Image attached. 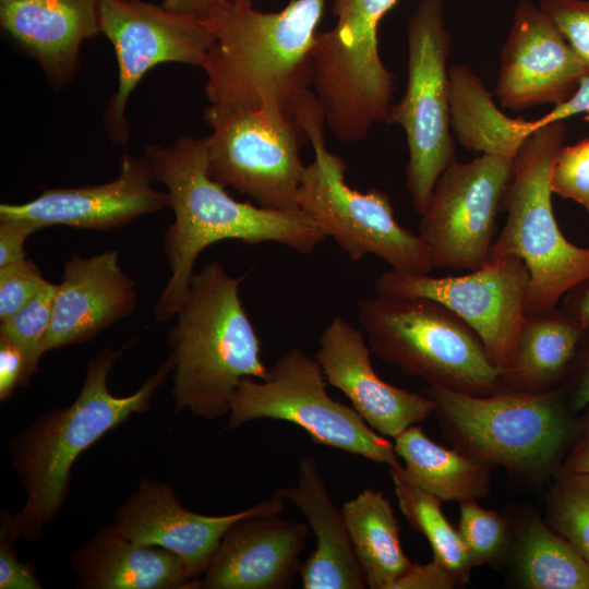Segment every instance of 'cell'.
<instances>
[{
    "label": "cell",
    "mask_w": 589,
    "mask_h": 589,
    "mask_svg": "<svg viewBox=\"0 0 589 589\" xmlns=\"http://www.w3.org/2000/svg\"><path fill=\"white\" fill-rule=\"evenodd\" d=\"M57 285L48 283L33 299L0 322V339L17 345L26 356V384L38 372L40 347L49 329Z\"/></svg>",
    "instance_id": "obj_30"
},
{
    "label": "cell",
    "mask_w": 589,
    "mask_h": 589,
    "mask_svg": "<svg viewBox=\"0 0 589 589\" xmlns=\"http://www.w3.org/2000/svg\"><path fill=\"white\" fill-rule=\"evenodd\" d=\"M315 358L291 348L268 368L264 380L244 377L230 402L227 430L261 419L291 422L313 443L394 467L397 455L387 438L352 408L333 399Z\"/></svg>",
    "instance_id": "obj_9"
},
{
    "label": "cell",
    "mask_w": 589,
    "mask_h": 589,
    "mask_svg": "<svg viewBox=\"0 0 589 589\" xmlns=\"http://www.w3.org/2000/svg\"><path fill=\"white\" fill-rule=\"evenodd\" d=\"M408 76L400 101L389 108L387 123L406 135V188L416 212L429 205L442 172L456 160L450 132L447 59L450 37L443 0H421L407 27Z\"/></svg>",
    "instance_id": "obj_8"
},
{
    "label": "cell",
    "mask_w": 589,
    "mask_h": 589,
    "mask_svg": "<svg viewBox=\"0 0 589 589\" xmlns=\"http://www.w3.org/2000/svg\"><path fill=\"white\" fill-rule=\"evenodd\" d=\"M213 0H165L164 8L204 17Z\"/></svg>",
    "instance_id": "obj_43"
},
{
    "label": "cell",
    "mask_w": 589,
    "mask_h": 589,
    "mask_svg": "<svg viewBox=\"0 0 589 589\" xmlns=\"http://www.w3.org/2000/svg\"><path fill=\"white\" fill-rule=\"evenodd\" d=\"M134 280L122 272L117 250L89 257L73 254L57 285L52 318L40 351L76 345L129 316L136 306Z\"/></svg>",
    "instance_id": "obj_20"
},
{
    "label": "cell",
    "mask_w": 589,
    "mask_h": 589,
    "mask_svg": "<svg viewBox=\"0 0 589 589\" xmlns=\"http://www.w3.org/2000/svg\"><path fill=\"white\" fill-rule=\"evenodd\" d=\"M589 111V74L584 76L576 91L565 100L556 104L553 109L544 116L532 120L534 130H539L548 124L564 121L575 115Z\"/></svg>",
    "instance_id": "obj_40"
},
{
    "label": "cell",
    "mask_w": 589,
    "mask_h": 589,
    "mask_svg": "<svg viewBox=\"0 0 589 589\" xmlns=\"http://www.w3.org/2000/svg\"><path fill=\"white\" fill-rule=\"evenodd\" d=\"M394 449L404 462L408 480L441 501H470L489 490L485 464L430 440L412 425L397 435Z\"/></svg>",
    "instance_id": "obj_26"
},
{
    "label": "cell",
    "mask_w": 589,
    "mask_h": 589,
    "mask_svg": "<svg viewBox=\"0 0 589 589\" xmlns=\"http://www.w3.org/2000/svg\"><path fill=\"white\" fill-rule=\"evenodd\" d=\"M522 582L532 589H589V565L561 534L531 524L521 542Z\"/></svg>",
    "instance_id": "obj_28"
},
{
    "label": "cell",
    "mask_w": 589,
    "mask_h": 589,
    "mask_svg": "<svg viewBox=\"0 0 589 589\" xmlns=\"http://www.w3.org/2000/svg\"><path fill=\"white\" fill-rule=\"evenodd\" d=\"M585 334L558 306L526 315L518 336L516 353L502 374L520 392H542L574 359Z\"/></svg>",
    "instance_id": "obj_27"
},
{
    "label": "cell",
    "mask_w": 589,
    "mask_h": 589,
    "mask_svg": "<svg viewBox=\"0 0 589 589\" xmlns=\"http://www.w3.org/2000/svg\"><path fill=\"white\" fill-rule=\"evenodd\" d=\"M564 121L532 133L514 158L503 208L506 221L488 260L521 259L529 271L526 315L554 310L563 296L589 277V248L569 242L552 205L551 173L564 146Z\"/></svg>",
    "instance_id": "obj_5"
},
{
    "label": "cell",
    "mask_w": 589,
    "mask_h": 589,
    "mask_svg": "<svg viewBox=\"0 0 589 589\" xmlns=\"http://www.w3.org/2000/svg\"><path fill=\"white\" fill-rule=\"evenodd\" d=\"M284 500L275 492L223 537L204 577L205 589H287L300 573L309 525L278 517Z\"/></svg>",
    "instance_id": "obj_16"
},
{
    "label": "cell",
    "mask_w": 589,
    "mask_h": 589,
    "mask_svg": "<svg viewBox=\"0 0 589 589\" xmlns=\"http://www.w3.org/2000/svg\"><path fill=\"white\" fill-rule=\"evenodd\" d=\"M324 0H291L262 12L249 0H213L203 20L215 35L202 68L211 105L275 109L297 121L312 85V50Z\"/></svg>",
    "instance_id": "obj_2"
},
{
    "label": "cell",
    "mask_w": 589,
    "mask_h": 589,
    "mask_svg": "<svg viewBox=\"0 0 589 589\" xmlns=\"http://www.w3.org/2000/svg\"><path fill=\"white\" fill-rule=\"evenodd\" d=\"M426 395L473 457L515 471L550 464L568 434L567 418L552 393L472 395L429 385Z\"/></svg>",
    "instance_id": "obj_11"
},
{
    "label": "cell",
    "mask_w": 589,
    "mask_h": 589,
    "mask_svg": "<svg viewBox=\"0 0 589 589\" xmlns=\"http://www.w3.org/2000/svg\"><path fill=\"white\" fill-rule=\"evenodd\" d=\"M297 121L311 142L314 159L305 165L298 203L351 261L375 255L390 269L429 274L433 268L426 243L395 218L389 197L381 190L360 192L346 182V163L325 144V121L314 92H310Z\"/></svg>",
    "instance_id": "obj_7"
},
{
    "label": "cell",
    "mask_w": 589,
    "mask_h": 589,
    "mask_svg": "<svg viewBox=\"0 0 589 589\" xmlns=\"http://www.w3.org/2000/svg\"><path fill=\"white\" fill-rule=\"evenodd\" d=\"M589 70L539 5L520 0L501 53L495 95L503 108L525 110L567 99Z\"/></svg>",
    "instance_id": "obj_15"
},
{
    "label": "cell",
    "mask_w": 589,
    "mask_h": 589,
    "mask_svg": "<svg viewBox=\"0 0 589 589\" xmlns=\"http://www.w3.org/2000/svg\"><path fill=\"white\" fill-rule=\"evenodd\" d=\"M458 531L471 567L491 562L505 545L504 519L494 512L483 509L473 500L460 504Z\"/></svg>",
    "instance_id": "obj_32"
},
{
    "label": "cell",
    "mask_w": 589,
    "mask_h": 589,
    "mask_svg": "<svg viewBox=\"0 0 589 589\" xmlns=\"http://www.w3.org/2000/svg\"><path fill=\"white\" fill-rule=\"evenodd\" d=\"M218 262L194 273L168 335L175 411L216 419L229 413L244 377L264 380L261 341L243 308L240 285Z\"/></svg>",
    "instance_id": "obj_4"
},
{
    "label": "cell",
    "mask_w": 589,
    "mask_h": 589,
    "mask_svg": "<svg viewBox=\"0 0 589 589\" xmlns=\"http://www.w3.org/2000/svg\"><path fill=\"white\" fill-rule=\"evenodd\" d=\"M134 339L119 349L104 348L86 366L76 399L65 408L40 414L19 435L9 450L26 500L14 515L20 537L37 540L60 512L69 491L71 468L77 457L133 413L146 411L154 394L173 370L169 354L158 370L133 394L115 396L108 376Z\"/></svg>",
    "instance_id": "obj_3"
},
{
    "label": "cell",
    "mask_w": 589,
    "mask_h": 589,
    "mask_svg": "<svg viewBox=\"0 0 589 589\" xmlns=\"http://www.w3.org/2000/svg\"><path fill=\"white\" fill-rule=\"evenodd\" d=\"M459 581L454 573L433 560L424 565H412L392 589H449Z\"/></svg>",
    "instance_id": "obj_37"
},
{
    "label": "cell",
    "mask_w": 589,
    "mask_h": 589,
    "mask_svg": "<svg viewBox=\"0 0 589 589\" xmlns=\"http://www.w3.org/2000/svg\"><path fill=\"white\" fill-rule=\"evenodd\" d=\"M72 568L83 589L201 588L176 554L139 544L112 525L73 553Z\"/></svg>",
    "instance_id": "obj_23"
},
{
    "label": "cell",
    "mask_w": 589,
    "mask_h": 589,
    "mask_svg": "<svg viewBox=\"0 0 589 589\" xmlns=\"http://www.w3.org/2000/svg\"><path fill=\"white\" fill-rule=\"evenodd\" d=\"M357 314L372 353L405 374L472 395L501 386L479 336L440 302L376 293L358 301Z\"/></svg>",
    "instance_id": "obj_6"
},
{
    "label": "cell",
    "mask_w": 589,
    "mask_h": 589,
    "mask_svg": "<svg viewBox=\"0 0 589 589\" xmlns=\"http://www.w3.org/2000/svg\"><path fill=\"white\" fill-rule=\"evenodd\" d=\"M584 119H585L586 121H589V111H588V112H586V115H585V118H584Z\"/></svg>",
    "instance_id": "obj_45"
},
{
    "label": "cell",
    "mask_w": 589,
    "mask_h": 589,
    "mask_svg": "<svg viewBox=\"0 0 589 589\" xmlns=\"http://www.w3.org/2000/svg\"><path fill=\"white\" fill-rule=\"evenodd\" d=\"M144 158L156 182L166 187L175 214L164 236L170 276L154 309L158 323L172 320L183 305L194 264L208 245L228 239L274 242L310 254L326 238L300 208L271 209L230 196L208 176L206 136L184 135L167 147L149 144Z\"/></svg>",
    "instance_id": "obj_1"
},
{
    "label": "cell",
    "mask_w": 589,
    "mask_h": 589,
    "mask_svg": "<svg viewBox=\"0 0 589 589\" xmlns=\"http://www.w3.org/2000/svg\"><path fill=\"white\" fill-rule=\"evenodd\" d=\"M513 166L512 159L480 155L456 159L442 172L419 223L433 268L471 272L488 261Z\"/></svg>",
    "instance_id": "obj_14"
},
{
    "label": "cell",
    "mask_w": 589,
    "mask_h": 589,
    "mask_svg": "<svg viewBox=\"0 0 589 589\" xmlns=\"http://www.w3.org/2000/svg\"><path fill=\"white\" fill-rule=\"evenodd\" d=\"M261 503L241 512L207 516L187 509L173 489L143 479L118 507L112 526L128 539L176 554L193 579L204 575L227 530Z\"/></svg>",
    "instance_id": "obj_19"
},
{
    "label": "cell",
    "mask_w": 589,
    "mask_h": 589,
    "mask_svg": "<svg viewBox=\"0 0 589 589\" xmlns=\"http://www.w3.org/2000/svg\"><path fill=\"white\" fill-rule=\"evenodd\" d=\"M19 537L14 515L5 513L0 529V589H40L35 566L17 557L14 541Z\"/></svg>",
    "instance_id": "obj_36"
},
{
    "label": "cell",
    "mask_w": 589,
    "mask_h": 589,
    "mask_svg": "<svg viewBox=\"0 0 589 589\" xmlns=\"http://www.w3.org/2000/svg\"><path fill=\"white\" fill-rule=\"evenodd\" d=\"M551 520L589 565V473L566 472L550 502Z\"/></svg>",
    "instance_id": "obj_31"
},
{
    "label": "cell",
    "mask_w": 589,
    "mask_h": 589,
    "mask_svg": "<svg viewBox=\"0 0 589 589\" xmlns=\"http://www.w3.org/2000/svg\"><path fill=\"white\" fill-rule=\"evenodd\" d=\"M362 330L335 316L321 333L315 359L327 384L339 389L377 433L395 438L425 420L435 405L428 396L383 381L374 371Z\"/></svg>",
    "instance_id": "obj_18"
},
{
    "label": "cell",
    "mask_w": 589,
    "mask_h": 589,
    "mask_svg": "<svg viewBox=\"0 0 589 589\" xmlns=\"http://www.w3.org/2000/svg\"><path fill=\"white\" fill-rule=\"evenodd\" d=\"M48 283L27 257L0 267V322L26 304Z\"/></svg>",
    "instance_id": "obj_34"
},
{
    "label": "cell",
    "mask_w": 589,
    "mask_h": 589,
    "mask_svg": "<svg viewBox=\"0 0 589 589\" xmlns=\"http://www.w3.org/2000/svg\"><path fill=\"white\" fill-rule=\"evenodd\" d=\"M156 182L146 159L124 153L119 176L97 185L44 189L23 204H1L0 220L26 219L41 228L62 225L109 231L169 206L166 191Z\"/></svg>",
    "instance_id": "obj_17"
},
{
    "label": "cell",
    "mask_w": 589,
    "mask_h": 589,
    "mask_svg": "<svg viewBox=\"0 0 589 589\" xmlns=\"http://www.w3.org/2000/svg\"><path fill=\"white\" fill-rule=\"evenodd\" d=\"M250 1V0H249Z\"/></svg>",
    "instance_id": "obj_46"
},
{
    "label": "cell",
    "mask_w": 589,
    "mask_h": 589,
    "mask_svg": "<svg viewBox=\"0 0 589 589\" xmlns=\"http://www.w3.org/2000/svg\"><path fill=\"white\" fill-rule=\"evenodd\" d=\"M566 472L589 473V418L567 459Z\"/></svg>",
    "instance_id": "obj_42"
},
{
    "label": "cell",
    "mask_w": 589,
    "mask_h": 589,
    "mask_svg": "<svg viewBox=\"0 0 589 589\" xmlns=\"http://www.w3.org/2000/svg\"><path fill=\"white\" fill-rule=\"evenodd\" d=\"M551 189L589 214V139L563 146L553 165Z\"/></svg>",
    "instance_id": "obj_33"
},
{
    "label": "cell",
    "mask_w": 589,
    "mask_h": 589,
    "mask_svg": "<svg viewBox=\"0 0 589 589\" xmlns=\"http://www.w3.org/2000/svg\"><path fill=\"white\" fill-rule=\"evenodd\" d=\"M389 471L399 508L409 524L430 542L433 560L460 580L467 578L471 568L469 557L459 531L441 510V500L410 482L402 466L389 467Z\"/></svg>",
    "instance_id": "obj_29"
},
{
    "label": "cell",
    "mask_w": 589,
    "mask_h": 589,
    "mask_svg": "<svg viewBox=\"0 0 589 589\" xmlns=\"http://www.w3.org/2000/svg\"><path fill=\"white\" fill-rule=\"evenodd\" d=\"M573 405L577 410L589 406V356L582 365V370L577 381L573 396Z\"/></svg>",
    "instance_id": "obj_44"
},
{
    "label": "cell",
    "mask_w": 589,
    "mask_h": 589,
    "mask_svg": "<svg viewBox=\"0 0 589 589\" xmlns=\"http://www.w3.org/2000/svg\"><path fill=\"white\" fill-rule=\"evenodd\" d=\"M43 229L26 219H5L0 221V267L26 257L24 243L34 232Z\"/></svg>",
    "instance_id": "obj_39"
},
{
    "label": "cell",
    "mask_w": 589,
    "mask_h": 589,
    "mask_svg": "<svg viewBox=\"0 0 589 589\" xmlns=\"http://www.w3.org/2000/svg\"><path fill=\"white\" fill-rule=\"evenodd\" d=\"M539 7L589 70V0H541Z\"/></svg>",
    "instance_id": "obj_35"
},
{
    "label": "cell",
    "mask_w": 589,
    "mask_h": 589,
    "mask_svg": "<svg viewBox=\"0 0 589 589\" xmlns=\"http://www.w3.org/2000/svg\"><path fill=\"white\" fill-rule=\"evenodd\" d=\"M351 544L372 589H392L412 564L404 554L399 525L382 491L365 489L341 508Z\"/></svg>",
    "instance_id": "obj_25"
},
{
    "label": "cell",
    "mask_w": 589,
    "mask_h": 589,
    "mask_svg": "<svg viewBox=\"0 0 589 589\" xmlns=\"http://www.w3.org/2000/svg\"><path fill=\"white\" fill-rule=\"evenodd\" d=\"M276 493L293 503L316 537V548L302 563L304 589H362L368 587L356 557L342 512L333 503L313 457L300 460L293 486Z\"/></svg>",
    "instance_id": "obj_22"
},
{
    "label": "cell",
    "mask_w": 589,
    "mask_h": 589,
    "mask_svg": "<svg viewBox=\"0 0 589 589\" xmlns=\"http://www.w3.org/2000/svg\"><path fill=\"white\" fill-rule=\"evenodd\" d=\"M582 330L589 334V277L570 288L558 306Z\"/></svg>",
    "instance_id": "obj_41"
},
{
    "label": "cell",
    "mask_w": 589,
    "mask_h": 589,
    "mask_svg": "<svg viewBox=\"0 0 589 589\" xmlns=\"http://www.w3.org/2000/svg\"><path fill=\"white\" fill-rule=\"evenodd\" d=\"M529 277L521 259L506 256L488 260L480 268L460 276L434 277L389 269L376 278L374 288L380 294L429 298L448 308L479 336L490 360L503 374L516 353Z\"/></svg>",
    "instance_id": "obj_13"
},
{
    "label": "cell",
    "mask_w": 589,
    "mask_h": 589,
    "mask_svg": "<svg viewBox=\"0 0 589 589\" xmlns=\"http://www.w3.org/2000/svg\"><path fill=\"white\" fill-rule=\"evenodd\" d=\"M100 0H0L3 32L37 61L56 88L80 68V49L100 33Z\"/></svg>",
    "instance_id": "obj_21"
},
{
    "label": "cell",
    "mask_w": 589,
    "mask_h": 589,
    "mask_svg": "<svg viewBox=\"0 0 589 589\" xmlns=\"http://www.w3.org/2000/svg\"><path fill=\"white\" fill-rule=\"evenodd\" d=\"M204 120L208 176L259 206L299 209L298 194L305 165L300 151L308 140L294 120L275 109L232 110L209 105Z\"/></svg>",
    "instance_id": "obj_10"
},
{
    "label": "cell",
    "mask_w": 589,
    "mask_h": 589,
    "mask_svg": "<svg viewBox=\"0 0 589 589\" xmlns=\"http://www.w3.org/2000/svg\"><path fill=\"white\" fill-rule=\"evenodd\" d=\"M22 385H26V356L17 345L0 339V400H8Z\"/></svg>",
    "instance_id": "obj_38"
},
{
    "label": "cell",
    "mask_w": 589,
    "mask_h": 589,
    "mask_svg": "<svg viewBox=\"0 0 589 589\" xmlns=\"http://www.w3.org/2000/svg\"><path fill=\"white\" fill-rule=\"evenodd\" d=\"M450 127L468 151L512 159L536 132L533 122L506 116L483 81L467 65L448 69Z\"/></svg>",
    "instance_id": "obj_24"
},
{
    "label": "cell",
    "mask_w": 589,
    "mask_h": 589,
    "mask_svg": "<svg viewBox=\"0 0 589 589\" xmlns=\"http://www.w3.org/2000/svg\"><path fill=\"white\" fill-rule=\"evenodd\" d=\"M99 26L118 61V88L103 120L112 143L125 144L127 104L142 77L165 62L202 67L216 38L202 16L143 0H100Z\"/></svg>",
    "instance_id": "obj_12"
}]
</instances>
